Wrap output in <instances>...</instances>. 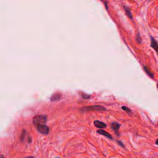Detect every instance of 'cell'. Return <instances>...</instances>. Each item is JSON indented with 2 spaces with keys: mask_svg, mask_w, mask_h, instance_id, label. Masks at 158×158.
Returning <instances> with one entry per match:
<instances>
[{
  "mask_svg": "<svg viewBox=\"0 0 158 158\" xmlns=\"http://www.w3.org/2000/svg\"><path fill=\"white\" fill-rule=\"evenodd\" d=\"M151 46L156 51V52H157V50L158 49V43L156 40L153 38L151 37Z\"/></svg>",
  "mask_w": 158,
  "mask_h": 158,
  "instance_id": "cell-7",
  "label": "cell"
},
{
  "mask_svg": "<svg viewBox=\"0 0 158 158\" xmlns=\"http://www.w3.org/2000/svg\"><path fill=\"white\" fill-rule=\"evenodd\" d=\"M137 40L138 42L139 43H141V42L142 41V38H141V37L140 36V35L139 34H138L137 35Z\"/></svg>",
  "mask_w": 158,
  "mask_h": 158,
  "instance_id": "cell-12",
  "label": "cell"
},
{
  "mask_svg": "<svg viewBox=\"0 0 158 158\" xmlns=\"http://www.w3.org/2000/svg\"><path fill=\"white\" fill-rule=\"evenodd\" d=\"M60 158V157H56V158Z\"/></svg>",
  "mask_w": 158,
  "mask_h": 158,
  "instance_id": "cell-19",
  "label": "cell"
},
{
  "mask_svg": "<svg viewBox=\"0 0 158 158\" xmlns=\"http://www.w3.org/2000/svg\"><path fill=\"white\" fill-rule=\"evenodd\" d=\"M94 124L95 126L98 128L103 129V128H106L107 127V125L105 123L102 122L100 120H95L94 122Z\"/></svg>",
  "mask_w": 158,
  "mask_h": 158,
  "instance_id": "cell-4",
  "label": "cell"
},
{
  "mask_svg": "<svg viewBox=\"0 0 158 158\" xmlns=\"http://www.w3.org/2000/svg\"><path fill=\"white\" fill-rule=\"evenodd\" d=\"M0 158H4V156L3 155H1V154H0Z\"/></svg>",
  "mask_w": 158,
  "mask_h": 158,
  "instance_id": "cell-16",
  "label": "cell"
},
{
  "mask_svg": "<svg viewBox=\"0 0 158 158\" xmlns=\"http://www.w3.org/2000/svg\"><path fill=\"white\" fill-rule=\"evenodd\" d=\"M37 127L38 131L44 135H47L49 132V128L45 125H41Z\"/></svg>",
  "mask_w": 158,
  "mask_h": 158,
  "instance_id": "cell-3",
  "label": "cell"
},
{
  "mask_svg": "<svg viewBox=\"0 0 158 158\" xmlns=\"http://www.w3.org/2000/svg\"><path fill=\"white\" fill-rule=\"evenodd\" d=\"M34 158L33 157H26V158Z\"/></svg>",
  "mask_w": 158,
  "mask_h": 158,
  "instance_id": "cell-18",
  "label": "cell"
},
{
  "mask_svg": "<svg viewBox=\"0 0 158 158\" xmlns=\"http://www.w3.org/2000/svg\"><path fill=\"white\" fill-rule=\"evenodd\" d=\"M82 98L83 99H89L90 98V96H89L85 94H83L82 95Z\"/></svg>",
  "mask_w": 158,
  "mask_h": 158,
  "instance_id": "cell-13",
  "label": "cell"
},
{
  "mask_svg": "<svg viewBox=\"0 0 158 158\" xmlns=\"http://www.w3.org/2000/svg\"><path fill=\"white\" fill-rule=\"evenodd\" d=\"M104 5H105V6L106 9H108V4H107V1L104 2Z\"/></svg>",
  "mask_w": 158,
  "mask_h": 158,
  "instance_id": "cell-15",
  "label": "cell"
},
{
  "mask_svg": "<svg viewBox=\"0 0 158 158\" xmlns=\"http://www.w3.org/2000/svg\"><path fill=\"white\" fill-rule=\"evenodd\" d=\"M83 111H90V110H98L102 111L105 110V108L101 105H93L90 106H87L83 107Z\"/></svg>",
  "mask_w": 158,
  "mask_h": 158,
  "instance_id": "cell-2",
  "label": "cell"
},
{
  "mask_svg": "<svg viewBox=\"0 0 158 158\" xmlns=\"http://www.w3.org/2000/svg\"><path fill=\"white\" fill-rule=\"evenodd\" d=\"M61 98V95L59 94H55L52 96V98H51V100L53 101H58Z\"/></svg>",
  "mask_w": 158,
  "mask_h": 158,
  "instance_id": "cell-10",
  "label": "cell"
},
{
  "mask_svg": "<svg viewBox=\"0 0 158 158\" xmlns=\"http://www.w3.org/2000/svg\"><path fill=\"white\" fill-rule=\"evenodd\" d=\"M116 142H117V143L120 146V147H124V145L123 144V143H122V142H121L120 141H116Z\"/></svg>",
  "mask_w": 158,
  "mask_h": 158,
  "instance_id": "cell-14",
  "label": "cell"
},
{
  "mask_svg": "<svg viewBox=\"0 0 158 158\" xmlns=\"http://www.w3.org/2000/svg\"><path fill=\"white\" fill-rule=\"evenodd\" d=\"M121 109L127 112V113H132V111L131 110V109H129L126 106H122L121 107Z\"/></svg>",
  "mask_w": 158,
  "mask_h": 158,
  "instance_id": "cell-11",
  "label": "cell"
},
{
  "mask_svg": "<svg viewBox=\"0 0 158 158\" xmlns=\"http://www.w3.org/2000/svg\"><path fill=\"white\" fill-rule=\"evenodd\" d=\"M158 139H157L156 142V145H158Z\"/></svg>",
  "mask_w": 158,
  "mask_h": 158,
  "instance_id": "cell-17",
  "label": "cell"
},
{
  "mask_svg": "<svg viewBox=\"0 0 158 158\" xmlns=\"http://www.w3.org/2000/svg\"><path fill=\"white\" fill-rule=\"evenodd\" d=\"M97 133L98 134H100V135L105 136L108 137V138H109L110 140H112L113 139V137L112 136L111 134H110L107 131H105V130H104L103 129H99L97 131Z\"/></svg>",
  "mask_w": 158,
  "mask_h": 158,
  "instance_id": "cell-5",
  "label": "cell"
},
{
  "mask_svg": "<svg viewBox=\"0 0 158 158\" xmlns=\"http://www.w3.org/2000/svg\"><path fill=\"white\" fill-rule=\"evenodd\" d=\"M144 69L145 71V72L147 73V74L151 78H153L154 77V76H153V73L151 71H150L148 69V68H147V66H144Z\"/></svg>",
  "mask_w": 158,
  "mask_h": 158,
  "instance_id": "cell-9",
  "label": "cell"
},
{
  "mask_svg": "<svg viewBox=\"0 0 158 158\" xmlns=\"http://www.w3.org/2000/svg\"><path fill=\"white\" fill-rule=\"evenodd\" d=\"M111 128L112 130L115 131V133H117L119 128H120V124L116 122H114L111 124Z\"/></svg>",
  "mask_w": 158,
  "mask_h": 158,
  "instance_id": "cell-6",
  "label": "cell"
},
{
  "mask_svg": "<svg viewBox=\"0 0 158 158\" xmlns=\"http://www.w3.org/2000/svg\"><path fill=\"white\" fill-rule=\"evenodd\" d=\"M124 9L125 10V13L128 16V17L131 19V20H133V15H132V14L131 13V12L130 10V9L129 8H127L125 6L124 7Z\"/></svg>",
  "mask_w": 158,
  "mask_h": 158,
  "instance_id": "cell-8",
  "label": "cell"
},
{
  "mask_svg": "<svg viewBox=\"0 0 158 158\" xmlns=\"http://www.w3.org/2000/svg\"><path fill=\"white\" fill-rule=\"evenodd\" d=\"M47 120V116L45 115H38L35 116L33 119V123L38 127L41 125H44Z\"/></svg>",
  "mask_w": 158,
  "mask_h": 158,
  "instance_id": "cell-1",
  "label": "cell"
}]
</instances>
